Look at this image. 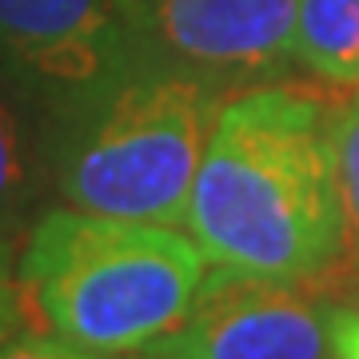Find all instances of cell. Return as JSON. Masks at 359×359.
<instances>
[{
	"mask_svg": "<svg viewBox=\"0 0 359 359\" xmlns=\"http://www.w3.org/2000/svg\"><path fill=\"white\" fill-rule=\"evenodd\" d=\"M136 32L132 0H0V52L68 88L112 84Z\"/></svg>",
	"mask_w": 359,
	"mask_h": 359,
	"instance_id": "6",
	"label": "cell"
},
{
	"mask_svg": "<svg viewBox=\"0 0 359 359\" xmlns=\"http://www.w3.org/2000/svg\"><path fill=\"white\" fill-rule=\"evenodd\" d=\"M327 344L332 359H359V308L327 311Z\"/></svg>",
	"mask_w": 359,
	"mask_h": 359,
	"instance_id": "11",
	"label": "cell"
},
{
	"mask_svg": "<svg viewBox=\"0 0 359 359\" xmlns=\"http://www.w3.org/2000/svg\"><path fill=\"white\" fill-rule=\"evenodd\" d=\"M140 32L204 80H248L292 56L299 0H132Z\"/></svg>",
	"mask_w": 359,
	"mask_h": 359,
	"instance_id": "5",
	"label": "cell"
},
{
	"mask_svg": "<svg viewBox=\"0 0 359 359\" xmlns=\"http://www.w3.org/2000/svg\"><path fill=\"white\" fill-rule=\"evenodd\" d=\"M332 104L316 84H264L219 108L184 219L208 264L304 287L339 268Z\"/></svg>",
	"mask_w": 359,
	"mask_h": 359,
	"instance_id": "1",
	"label": "cell"
},
{
	"mask_svg": "<svg viewBox=\"0 0 359 359\" xmlns=\"http://www.w3.org/2000/svg\"><path fill=\"white\" fill-rule=\"evenodd\" d=\"M204 264L176 228L56 208L32 224L16 280L52 335L92 355H136L184 327Z\"/></svg>",
	"mask_w": 359,
	"mask_h": 359,
	"instance_id": "2",
	"label": "cell"
},
{
	"mask_svg": "<svg viewBox=\"0 0 359 359\" xmlns=\"http://www.w3.org/2000/svg\"><path fill=\"white\" fill-rule=\"evenodd\" d=\"M0 359H108V355H92L84 347L60 339V335H13L0 347Z\"/></svg>",
	"mask_w": 359,
	"mask_h": 359,
	"instance_id": "10",
	"label": "cell"
},
{
	"mask_svg": "<svg viewBox=\"0 0 359 359\" xmlns=\"http://www.w3.org/2000/svg\"><path fill=\"white\" fill-rule=\"evenodd\" d=\"M219 108V88L192 72L116 84L65 148L68 208L180 228Z\"/></svg>",
	"mask_w": 359,
	"mask_h": 359,
	"instance_id": "3",
	"label": "cell"
},
{
	"mask_svg": "<svg viewBox=\"0 0 359 359\" xmlns=\"http://www.w3.org/2000/svg\"><path fill=\"white\" fill-rule=\"evenodd\" d=\"M8 259H13V244H8V240L0 236V271L8 268Z\"/></svg>",
	"mask_w": 359,
	"mask_h": 359,
	"instance_id": "13",
	"label": "cell"
},
{
	"mask_svg": "<svg viewBox=\"0 0 359 359\" xmlns=\"http://www.w3.org/2000/svg\"><path fill=\"white\" fill-rule=\"evenodd\" d=\"M28 196V152L20 136V120L0 96V228L20 212Z\"/></svg>",
	"mask_w": 359,
	"mask_h": 359,
	"instance_id": "9",
	"label": "cell"
},
{
	"mask_svg": "<svg viewBox=\"0 0 359 359\" xmlns=\"http://www.w3.org/2000/svg\"><path fill=\"white\" fill-rule=\"evenodd\" d=\"M152 359H332L327 311L304 283L216 268Z\"/></svg>",
	"mask_w": 359,
	"mask_h": 359,
	"instance_id": "4",
	"label": "cell"
},
{
	"mask_svg": "<svg viewBox=\"0 0 359 359\" xmlns=\"http://www.w3.org/2000/svg\"><path fill=\"white\" fill-rule=\"evenodd\" d=\"M292 60L327 84H359V0H299Z\"/></svg>",
	"mask_w": 359,
	"mask_h": 359,
	"instance_id": "7",
	"label": "cell"
},
{
	"mask_svg": "<svg viewBox=\"0 0 359 359\" xmlns=\"http://www.w3.org/2000/svg\"><path fill=\"white\" fill-rule=\"evenodd\" d=\"M327 144H332L335 200H339V219H344V252L359 259V84L351 96L332 104Z\"/></svg>",
	"mask_w": 359,
	"mask_h": 359,
	"instance_id": "8",
	"label": "cell"
},
{
	"mask_svg": "<svg viewBox=\"0 0 359 359\" xmlns=\"http://www.w3.org/2000/svg\"><path fill=\"white\" fill-rule=\"evenodd\" d=\"M25 320H32V316H28L20 280H8V276L0 271V347L20 332V323H25Z\"/></svg>",
	"mask_w": 359,
	"mask_h": 359,
	"instance_id": "12",
	"label": "cell"
}]
</instances>
